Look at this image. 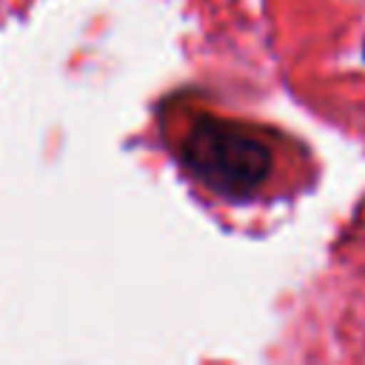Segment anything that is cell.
Returning a JSON list of instances; mask_svg holds the SVG:
<instances>
[{
	"label": "cell",
	"mask_w": 365,
	"mask_h": 365,
	"mask_svg": "<svg viewBox=\"0 0 365 365\" xmlns=\"http://www.w3.org/2000/svg\"><path fill=\"white\" fill-rule=\"evenodd\" d=\"M182 165L208 188L222 197H254L274 168L268 143L245 125L200 117L180 140Z\"/></svg>",
	"instance_id": "6da1fadb"
}]
</instances>
